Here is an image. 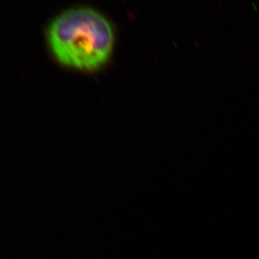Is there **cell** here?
Segmentation results:
<instances>
[{
	"label": "cell",
	"mask_w": 259,
	"mask_h": 259,
	"mask_svg": "<svg viewBox=\"0 0 259 259\" xmlns=\"http://www.w3.org/2000/svg\"><path fill=\"white\" fill-rule=\"evenodd\" d=\"M48 48L63 66L79 71L100 69L114 47L112 25L102 13L76 8L53 19L45 31Z\"/></svg>",
	"instance_id": "obj_1"
}]
</instances>
